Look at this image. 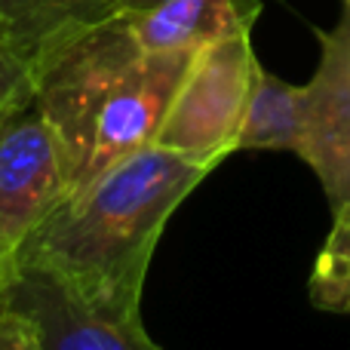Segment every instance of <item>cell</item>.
I'll return each mask as SVG.
<instances>
[{
  "label": "cell",
  "mask_w": 350,
  "mask_h": 350,
  "mask_svg": "<svg viewBox=\"0 0 350 350\" xmlns=\"http://www.w3.org/2000/svg\"><path fill=\"white\" fill-rule=\"evenodd\" d=\"M209 172L170 148H142L68 193L28 237L18 267L43 271L96 314L135 320L160 234Z\"/></svg>",
  "instance_id": "1"
},
{
  "label": "cell",
  "mask_w": 350,
  "mask_h": 350,
  "mask_svg": "<svg viewBox=\"0 0 350 350\" xmlns=\"http://www.w3.org/2000/svg\"><path fill=\"white\" fill-rule=\"evenodd\" d=\"M191 59L151 53L114 18L43 68L37 108L59 142L68 193L157 142Z\"/></svg>",
  "instance_id": "2"
},
{
  "label": "cell",
  "mask_w": 350,
  "mask_h": 350,
  "mask_svg": "<svg viewBox=\"0 0 350 350\" xmlns=\"http://www.w3.org/2000/svg\"><path fill=\"white\" fill-rule=\"evenodd\" d=\"M258 65L252 31L228 34L197 49L154 145L170 148L206 170H215L237 154V135Z\"/></svg>",
  "instance_id": "3"
},
{
  "label": "cell",
  "mask_w": 350,
  "mask_h": 350,
  "mask_svg": "<svg viewBox=\"0 0 350 350\" xmlns=\"http://www.w3.org/2000/svg\"><path fill=\"white\" fill-rule=\"evenodd\" d=\"M68 197L59 142L34 105L0 126V265L18 271L28 237Z\"/></svg>",
  "instance_id": "4"
},
{
  "label": "cell",
  "mask_w": 350,
  "mask_h": 350,
  "mask_svg": "<svg viewBox=\"0 0 350 350\" xmlns=\"http://www.w3.org/2000/svg\"><path fill=\"white\" fill-rule=\"evenodd\" d=\"M320 65L304 83V139L298 157L320 178L332 212L350 206V0L338 25L320 31Z\"/></svg>",
  "instance_id": "5"
},
{
  "label": "cell",
  "mask_w": 350,
  "mask_h": 350,
  "mask_svg": "<svg viewBox=\"0 0 350 350\" xmlns=\"http://www.w3.org/2000/svg\"><path fill=\"white\" fill-rule=\"evenodd\" d=\"M3 304L34 323L46 350H163L145 332L142 317L123 320L96 314L34 267H18L12 273Z\"/></svg>",
  "instance_id": "6"
},
{
  "label": "cell",
  "mask_w": 350,
  "mask_h": 350,
  "mask_svg": "<svg viewBox=\"0 0 350 350\" xmlns=\"http://www.w3.org/2000/svg\"><path fill=\"white\" fill-rule=\"evenodd\" d=\"M258 0H120V22L151 53H197L228 34L252 31Z\"/></svg>",
  "instance_id": "7"
},
{
  "label": "cell",
  "mask_w": 350,
  "mask_h": 350,
  "mask_svg": "<svg viewBox=\"0 0 350 350\" xmlns=\"http://www.w3.org/2000/svg\"><path fill=\"white\" fill-rule=\"evenodd\" d=\"M120 16V0H0V46L40 71Z\"/></svg>",
  "instance_id": "8"
},
{
  "label": "cell",
  "mask_w": 350,
  "mask_h": 350,
  "mask_svg": "<svg viewBox=\"0 0 350 350\" xmlns=\"http://www.w3.org/2000/svg\"><path fill=\"white\" fill-rule=\"evenodd\" d=\"M304 86H292L258 65L237 151H301Z\"/></svg>",
  "instance_id": "9"
},
{
  "label": "cell",
  "mask_w": 350,
  "mask_h": 350,
  "mask_svg": "<svg viewBox=\"0 0 350 350\" xmlns=\"http://www.w3.org/2000/svg\"><path fill=\"white\" fill-rule=\"evenodd\" d=\"M308 298L317 310L350 314V206L332 212V228L308 280Z\"/></svg>",
  "instance_id": "10"
},
{
  "label": "cell",
  "mask_w": 350,
  "mask_h": 350,
  "mask_svg": "<svg viewBox=\"0 0 350 350\" xmlns=\"http://www.w3.org/2000/svg\"><path fill=\"white\" fill-rule=\"evenodd\" d=\"M37 102V74L28 62L0 46V126Z\"/></svg>",
  "instance_id": "11"
},
{
  "label": "cell",
  "mask_w": 350,
  "mask_h": 350,
  "mask_svg": "<svg viewBox=\"0 0 350 350\" xmlns=\"http://www.w3.org/2000/svg\"><path fill=\"white\" fill-rule=\"evenodd\" d=\"M0 350H46L34 323L0 301Z\"/></svg>",
  "instance_id": "12"
},
{
  "label": "cell",
  "mask_w": 350,
  "mask_h": 350,
  "mask_svg": "<svg viewBox=\"0 0 350 350\" xmlns=\"http://www.w3.org/2000/svg\"><path fill=\"white\" fill-rule=\"evenodd\" d=\"M10 280H12V273L0 265V301H3V289H6V283H10Z\"/></svg>",
  "instance_id": "13"
}]
</instances>
